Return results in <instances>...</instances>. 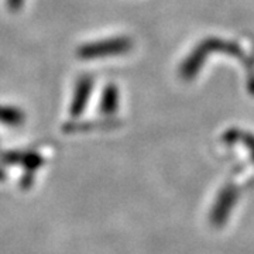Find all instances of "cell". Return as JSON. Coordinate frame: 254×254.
<instances>
[{
	"label": "cell",
	"mask_w": 254,
	"mask_h": 254,
	"mask_svg": "<svg viewBox=\"0 0 254 254\" xmlns=\"http://www.w3.org/2000/svg\"><path fill=\"white\" fill-rule=\"evenodd\" d=\"M91 88H92V81L91 78L85 76L81 78L79 82L76 83V88L73 92L72 102H71V115L72 116H78L81 115V112L85 108L86 102L89 99V95H91Z\"/></svg>",
	"instance_id": "obj_1"
},
{
	"label": "cell",
	"mask_w": 254,
	"mask_h": 254,
	"mask_svg": "<svg viewBox=\"0 0 254 254\" xmlns=\"http://www.w3.org/2000/svg\"><path fill=\"white\" fill-rule=\"evenodd\" d=\"M119 48H120V43H116V41L95 43V44H88V46L81 47L78 54L82 58H95V57H102V55L116 53Z\"/></svg>",
	"instance_id": "obj_2"
},
{
	"label": "cell",
	"mask_w": 254,
	"mask_h": 254,
	"mask_svg": "<svg viewBox=\"0 0 254 254\" xmlns=\"http://www.w3.org/2000/svg\"><path fill=\"white\" fill-rule=\"evenodd\" d=\"M24 122V113L17 108L0 105V123L7 126H18Z\"/></svg>",
	"instance_id": "obj_3"
},
{
	"label": "cell",
	"mask_w": 254,
	"mask_h": 254,
	"mask_svg": "<svg viewBox=\"0 0 254 254\" xmlns=\"http://www.w3.org/2000/svg\"><path fill=\"white\" fill-rule=\"evenodd\" d=\"M9 1V7L11 10H18L23 4V0H7Z\"/></svg>",
	"instance_id": "obj_4"
},
{
	"label": "cell",
	"mask_w": 254,
	"mask_h": 254,
	"mask_svg": "<svg viewBox=\"0 0 254 254\" xmlns=\"http://www.w3.org/2000/svg\"><path fill=\"white\" fill-rule=\"evenodd\" d=\"M0 180H3V173H1V170H0Z\"/></svg>",
	"instance_id": "obj_5"
}]
</instances>
